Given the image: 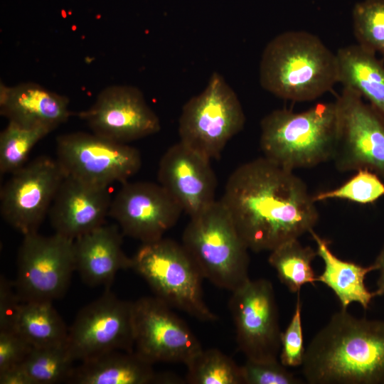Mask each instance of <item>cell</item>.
I'll return each instance as SVG.
<instances>
[{
  "label": "cell",
  "instance_id": "obj_28",
  "mask_svg": "<svg viewBox=\"0 0 384 384\" xmlns=\"http://www.w3.org/2000/svg\"><path fill=\"white\" fill-rule=\"evenodd\" d=\"M50 132L46 128L9 122L0 134L1 174H11L23 167L34 146Z\"/></svg>",
  "mask_w": 384,
  "mask_h": 384
},
{
  "label": "cell",
  "instance_id": "obj_18",
  "mask_svg": "<svg viewBox=\"0 0 384 384\" xmlns=\"http://www.w3.org/2000/svg\"><path fill=\"white\" fill-rule=\"evenodd\" d=\"M111 201L108 187L65 176L48 212L50 223L74 240L105 224Z\"/></svg>",
  "mask_w": 384,
  "mask_h": 384
},
{
  "label": "cell",
  "instance_id": "obj_7",
  "mask_svg": "<svg viewBox=\"0 0 384 384\" xmlns=\"http://www.w3.org/2000/svg\"><path fill=\"white\" fill-rule=\"evenodd\" d=\"M245 122L236 93L215 72L205 89L183 105L178 121L179 142L209 160L218 159Z\"/></svg>",
  "mask_w": 384,
  "mask_h": 384
},
{
  "label": "cell",
  "instance_id": "obj_36",
  "mask_svg": "<svg viewBox=\"0 0 384 384\" xmlns=\"http://www.w3.org/2000/svg\"><path fill=\"white\" fill-rule=\"evenodd\" d=\"M373 264L375 265L376 271L379 272L376 283L377 287L373 291V294L375 297H382L384 296V246Z\"/></svg>",
  "mask_w": 384,
  "mask_h": 384
},
{
  "label": "cell",
  "instance_id": "obj_33",
  "mask_svg": "<svg viewBox=\"0 0 384 384\" xmlns=\"http://www.w3.org/2000/svg\"><path fill=\"white\" fill-rule=\"evenodd\" d=\"M33 348L14 329L0 331V372L21 365Z\"/></svg>",
  "mask_w": 384,
  "mask_h": 384
},
{
  "label": "cell",
  "instance_id": "obj_24",
  "mask_svg": "<svg viewBox=\"0 0 384 384\" xmlns=\"http://www.w3.org/2000/svg\"><path fill=\"white\" fill-rule=\"evenodd\" d=\"M68 329L51 302H21L14 322V330L33 348L65 343Z\"/></svg>",
  "mask_w": 384,
  "mask_h": 384
},
{
  "label": "cell",
  "instance_id": "obj_17",
  "mask_svg": "<svg viewBox=\"0 0 384 384\" xmlns=\"http://www.w3.org/2000/svg\"><path fill=\"white\" fill-rule=\"evenodd\" d=\"M210 161L181 142L170 146L160 160L159 184L190 217L215 201L217 180Z\"/></svg>",
  "mask_w": 384,
  "mask_h": 384
},
{
  "label": "cell",
  "instance_id": "obj_15",
  "mask_svg": "<svg viewBox=\"0 0 384 384\" xmlns=\"http://www.w3.org/2000/svg\"><path fill=\"white\" fill-rule=\"evenodd\" d=\"M112 198L109 215L123 235L142 243L163 238L177 223L181 208L160 185L147 181L122 183Z\"/></svg>",
  "mask_w": 384,
  "mask_h": 384
},
{
  "label": "cell",
  "instance_id": "obj_4",
  "mask_svg": "<svg viewBox=\"0 0 384 384\" xmlns=\"http://www.w3.org/2000/svg\"><path fill=\"white\" fill-rule=\"evenodd\" d=\"M260 129L265 158L292 171L311 168L334 159L338 133L336 105L319 102L301 112L275 110L263 117Z\"/></svg>",
  "mask_w": 384,
  "mask_h": 384
},
{
  "label": "cell",
  "instance_id": "obj_25",
  "mask_svg": "<svg viewBox=\"0 0 384 384\" xmlns=\"http://www.w3.org/2000/svg\"><path fill=\"white\" fill-rule=\"evenodd\" d=\"M316 250L303 246L299 239L289 240L270 251L268 262L289 292L297 293L306 284L314 285L316 276L311 266Z\"/></svg>",
  "mask_w": 384,
  "mask_h": 384
},
{
  "label": "cell",
  "instance_id": "obj_13",
  "mask_svg": "<svg viewBox=\"0 0 384 384\" xmlns=\"http://www.w3.org/2000/svg\"><path fill=\"white\" fill-rule=\"evenodd\" d=\"M65 176L57 159L47 156L11 174L0 193L4 220L23 235L38 232Z\"/></svg>",
  "mask_w": 384,
  "mask_h": 384
},
{
  "label": "cell",
  "instance_id": "obj_16",
  "mask_svg": "<svg viewBox=\"0 0 384 384\" xmlns=\"http://www.w3.org/2000/svg\"><path fill=\"white\" fill-rule=\"evenodd\" d=\"M78 114L93 133L120 143L144 138L161 129L158 116L142 92L131 85L105 88L90 108Z\"/></svg>",
  "mask_w": 384,
  "mask_h": 384
},
{
  "label": "cell",
  "instance_id": "obj_5",
  "mask_svg": "<svg viewBox=\"0 0 384 384\" xmlns=\"http://www.w3.org/2000/svg\"><path fill=\"white\" fill-rule=\"evenodd\" d=\"M190 218L181 244L203 277L230 292L248 280L249 249L221 201Z\"/></svg>",
  "mask_w": 384,
  "mask_h": 384
},
{
  "label": "cell",
  "instance_id": "obj_9",
  "mask_svg": "<svg viewBox=\"0 0 384 384\" xmlns=\"http://www.w3.org/2000/svg\"><path fill=\"white\" fill-rule=\"evenodd\" d=\"M56 151L65 176L102 186L127 181L142 166L138 149L93 132L58 136Z\"/></svg>",
  "mask_w": 384,
  "mask_h": 384
},
{
  "label": "cell",
  "instance_id": "obj_8",
  "mask_svg": "<svg viewBox=\"0 0 384 384\" xmlns=\"http://www.w3.org/2000/svg\"><path fill=\"white\" fill-rule=\"evenodd\" d=\"M75 271L73 240L35 232L23 235L14 283L21 302L53 303L65 294Z\"/></svg>",
  "mask_w": 384,
  "mask_h": 384
},
{
  "label": "cell",
  "instance_id": "obj_32",
  "mask_svg": "<svg viewBox=\"0 0 384 384\" xmlns=\"http://www.w3.org/2000/svg\"><path fill=\"white\" fill-rule=\"evenodd\" d=\"M297 296L293 315L281 335L279 359L287 367L302 366L306 349L304 346L300 292L297 293Z\"/></svg>",
  "mask_w": 384,
  "mask_h": 384
},
{
  "label": "cell",
  "instance_id": "obj_10",
  "mask_svg": "<svg viewBox=\"0 0 384 384\" xmlns=\"http://www.w3.org/2000/svg\"><path fill=\"white\" fill-rule=\"evenodd\" d=\"M66 346L74 361H84L112 351H134L133 302L110 289L78 313L68 329Z\"/></svg>",
  "mask_w": 384,
  "mask_h": 384
},
{
  "label": "cell",
  "instance_id": "obj_31",
  "mask_svg": "<svg viewBox=\"0 0 384 384\" xmlns=\"http://www.w3.org/2000/svg\"><path fill=\"white\" fill-rule=\"evenodd\" d=\"M242 384H301L302 380L277 359H247L240 366Z\"/></svg>",
  "mask_w": 384,
  "mask_h": 384
},
{
  "label": "cell",
  "instance_id": "obj_22",
  "mask_svg": "<svg viewBox=\"0 0 384 384\" xmlns=\"http://www.w3.org/2000/svg\"><path fill=\"white\" fill-rule=\"evenodd\" d=\"M316 245L317 255L324 262V270L316 277V282L330 288L338 298L341 308L347 309L352 303H358L368 309L375 297L366 287V275L376 271L373 264L362 266L338 257L330 248V242L321 238L314 230L309 232Z\"/></svg>",
  "mask_w": 384,
  "mask_h": 384
},
{
  "label": "cell",
  "instance_id": "obj_34",
  "mask_svg": "<svg viewBox=\"0 0 384 384\" xmlns=\"http://www.w3.org/2000/svg\"><path fill=\"white\" fill-rule=\"evenodd\" d=\"M21 303L14 283L1 275L0 331L14 329L16 316Z\"/></svg>",
  "mask_w": 384,
  "mask_h": 384
},
{
  "label": "cell",
  "instance_id": "obj_6",
  "mask_svg": "<svg viewBox=\"0 0 384 384\" xmlns=\"http://www.w3.org/2000/svg\"><path fill=\"white\" fill-rule=\"evenodd\" d=\"M131 268L172 309L201 321L218 320L204 299V278L182 244L164 238L143 242L132 257Z\"/></svg>",
  "mask_w": 384,
  "mask_h": 384
},
{
  "label": "cell",
  "instance_id": "obj_14",
  "mask_svg": "<svg viewBox=\"0 0 384 384\" xmlns=\"http://www.w3.org/2000/svg\"><path fill=\"white\" fill-rule=\"evenodd\" d=\"M133 322L134 351L153 364L186 366L203 349L188 325L156 297L133 302Z\"/></svg>",
  "mask_w": 384,
  "mask_h": 384
},
{
  "label": "cell",
  "instance_id": "obj_1",
  "mask_svg": "<svg viewBox=\"0 0 384 384\" xmlns=\"http://www.w3.org/2000/svg\"><path fill=\"white\" fill-rule=\"evenodd\" d=\"M221 202L247 248L272 251L314 230L319 218L305 182L265 157L238 166Z\"/></svg>",
  "mask_w": 384,
  "mask_h": 384
},
{
  "label": "cell",
  "instance_id": "obj_21",
  "mask_svg": "<svg viewBox=\"0 0 384 384\" xmlns=\"http://www.w3.org/2000/svg\"><path fill=\"white\" fill-rule=\"evenodd\" d=\"M154 364L135 351H112L80 362L75 367L72 384L171 383V375L156 373Z\"/></svg>",
  "mask_w": 384,
  "mask_h": 384
},
{
  "label": "cell",
  "instance_id": "obj_35",
  "mask_svg": "<svg viewBox=\"0 0 384 384\" xmlns=\"http://www.w3.org/2000/svg\"><path fill=\"white\" fill-rule=\"evenodd\" d=\"M1 384H32L21 365L0 372Z\"/></svg>",
  "mask_w": 384,
  "mask_h": 384
},
{
  "label": "cell",
  "instance_id": "obj_29",
  "mask_svg": "<svg viewBox=\"0 0 384 384\" xmlns=\"http://www.w3.org/2000/svg\"><path fill=\"white\" fill-rule=\"evenodd\" d=\"M353 33L357 45L384 60V0H363L352 11Z\"/></svg>",
  "mask_w": 384,
  "mask_h": 384
},
{
  "label": "cell",
  "instance_id": "obj_20",
  "mask_svg": "<svg viewBox=\"0 0 384 384\" xmlns=\"http://www.w3.org/2000/svg\"><path fill=\"white\" fill-rule=\"evenodd\" d=\"M68 99L33 82L0 85V113L9 122L53 131L71 113Z\"/></svg>",
  "mask_w": 384,
  "mask_h": 384
},
{
  "label": "cell",
  "instance_id": "obj_23",
  "mask_svg": "<svg viewBox=\"0 0 384 384\" xmlns=\"http://www.w3.org/2000/svg\"><path fill=\"white\" fill-rule=\"evenodd\" d=\"M338 82L354 90L384 117V64L376 55L358 45L336 53Z\"/></svg>",
  "mask_w": 384,
  "mask_h": 384
},
{
  "label": "cell",
  "instance_id": "obj_12",
  "mask_svg": "<svg viewBox=\"0 0 384 384\" xmlns=\"http://www.w3.org/2000/svg\"><path fill=\"white\" fill-rule=\"evenodd\" d=\"M231 292L229 308L239 350L250 360L279 358L282 331L272 282L249 279Z\"/></svg>",
  "mask_w": 384,
  "mask_h": 384
},
{
  "label": "cell",
  "instance_id": "obj_27",
  "mask_svg": "<svg viewBox=\"0 0 384 384\" xmlns=\"http://www.w3.org/2000/svg\"><path fill=\"white\" fill-rule=\"evenodd\" d=\"M186 366L189 384H242L241 367L216 348L202 349Z\"/></svg>",
  "mask_w": 384,
  "mask_h": 384
},
{
  "label": "cell",
  "instance_id": "obj_26",
  "mask_svg": "<svg viewBox=\"0 0 384 384\" xmlns=\"http://www.w3.org/2000/svg\"><path fill=\"white\" fill-rule=\"evenodd\" d=\"M66 342L33 348L21 364L32 384L69 383L75 366Z\"/></svg>",
  "mask_w": 384,
  "mask_h": 384
},
{
  "label": "cell",
  "instance_id": "obj_2",
  "mask_svg": "<svg viewBox=\"0 0 384 384\" xmlns=\"http://www.w3.org/2000/svg\"><path fill=\"white\" fill-rule=\"evenodd\" d=\"M302 366L309 384H384V320L341 308L312 338Z\"/></svg>",
  "mask_w": 384,
  "mask_h": 384
},
{
  "label": "cell",
  "instance_id": "obj_30",
  "mask_svg": "<svg viewBox=\"0 0 384 384\" xmlns=\"http://www.w3.org/2000/svg\"><path fill=\"white\" fill-rule=\"evenodd\" d=\"M356 171L353 176L339 187L314 195V201L316 203L336 198L369 204L384 196V183L378 174L368 169Z\"/></svg>",
  "mask_w": 384,
  "mask_h": 384
},
{
  "label": "cell",
  "instance_id": "obj_19",
  "mask_svg": "<svg viewBox=\"0 0 384 384\" xmlns=\"http://www.w3.org/2000/svg\"><path fill=\"white\" fill-rule=\"evenodd\" d=\"M118 225H105L73 240L75 270L89 286L110 289L117 273L131 268Z\"/></svg>",
  "mask_w": 384,
  "mask_h": 384
},
{
  "label": "cell",
  "instance_id": "obj_3",
  "mask_svg": "<svg viewBox=\"0 0 384 384\" xmlns=\"http://www.w3.org/2000/svg\"><path fill=\"white\" fill-rule=\"evenodd\" d=\"M259 78L262 87L277 97L311 101L338 82L337 55L309 32L285 31L265 48Z\"/></svg>",
  "mask_w": 384,
  "mask_h": 384
},
{
  "label": "cell",
  "instance_id": "obj_11",
  "mask_svg": "<svg viewBox=\"0 0 384 384\" xmlns=\"http://www.w3.org/2000/svg\"><path fill=\"white\" fill-rule=\"evenodd\" d=\"M338 142L333 159L341 171L370 170L384 178V117L353 89L335 101Z\"/></svg>",
  "mask_w": 384,
  "mask_h": 384
}]
</instances>
